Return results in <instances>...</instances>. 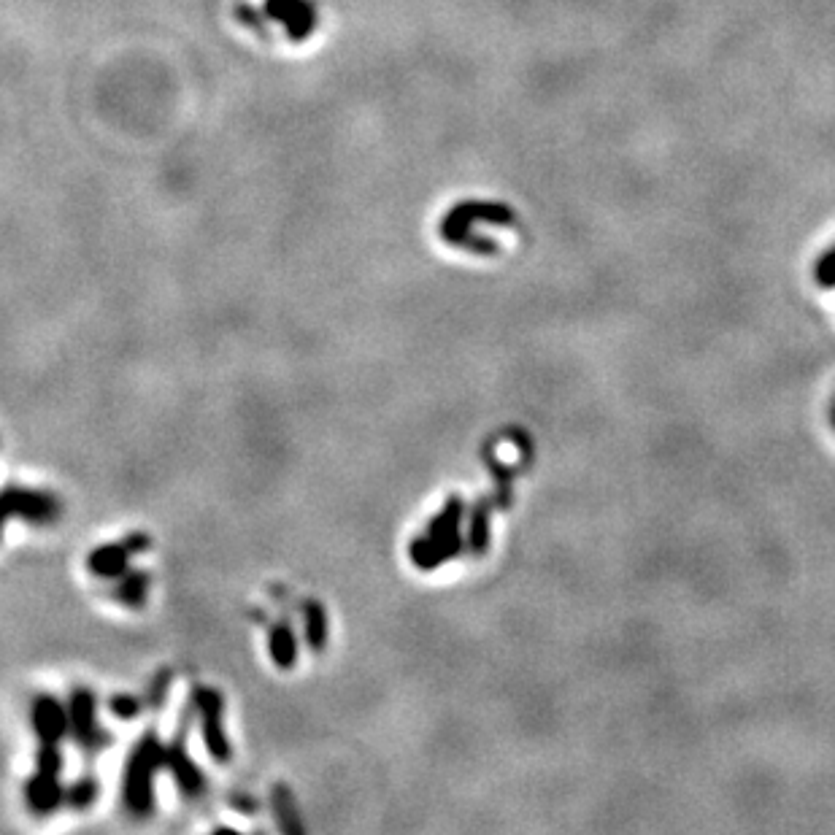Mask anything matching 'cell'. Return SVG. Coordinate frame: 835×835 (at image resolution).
Returning <instances> with one entry per match:
<instances>
[{
  "label": "cell",
  "mask_w": 835,
  "mask_h": 835,
  "mask_svg": "<svg viewBox=\"0 0 835 835\" xmlns=\"http://www.w3.org/2000/svg\"><path fill=\"white\" fill-rule=\"evenodd\" d=\"M306 636H309L311 649H325L327 619L325 609H322L319 603H309V606H306Z\"/></svg>",
  "instance_id": "5bb4252c"
},
{
  "label": "cell",
  "mask_w": 835,
  "mask_h": 835,
  "mask_svg": "<svg viewBox=\"0 0 835 835\" xmlns=\"http://www.w3.org/2000/svg\"><path fill=\"white\" fill-rule=\"evenodd\" d=\"M471 541H473V546L479 549V552H482L484 546H487V509H484V506H479V509H476V514H473Z\"/></svg>",
  "instance_id": "ac0fdd59"
},
{
  "label": "cell",
  "mask_w": 835,
  "mask_h": 835,
  "mask_svg": "<svg viewBox=\"0 0 835 835\" xmlns=\"http://www.w3.org/2000/svg\"><path fill=\"white\" fill-rule=\"evenodd\" d=\"M295 654H298V644L295 636L287 625H276L271 630V657L279 668H292L295 665Z\"/></svg>",
  "instance_id": "7c38bea8"
},
{
  "label": "cell",
  "mask_w": 835,
  "mask_h": 835,
  "mask_svg": "<svg viewBox=\"0 0 835 835\" xmlns=\"http://www.w3.org/2000/svg\"><path fill=\"white\" fill-rule=\"evenodd\" d=\"M95 795H98V784H95V779H82L73 784L71 790H68V803L76 808H87L95 800Z\"/></svg>",
  "instance_id": "9a60e30c"
},
{
  "label": "cell",
  "mask_w": 835,
  "mask_h": 835,
  "mask_svg": "<svg viewBox=\"0 0 835 835\" xmlns=\"http://www.w3.org/2000/svg\"><path fill=\"white\" fill-rule=\"evenodd\" d=\"M192 706L198 708L200 714V727H203V741H206V749L211 752V757L217 760H230V744H227L225 733H222V695L217 690H209V687H198L192 692Z\"/></svg>",
  "instance_id": "5b68a950"
},
{
  "label": "cell",
  "mask_w": 835,
  "mask_h": 835,
  "mask_svg": "<svg viewBox=\"0 0 835 835\" xmlns=\"http://www.w3.org/2000/svg\"><path fill=\"white\" fill-rule=\"evenodd\" d=\"M60 752L57 744H41L38 752V771L28 784V800L33 811L49 814L60 806L63 800V787H60Z\"/></svg>",
  "instance_id": "277c9868"
},
{
  "label": "cell",
  "mask_w": 835,
  "mask_h": 835,
  "mask_svg": "<svg viewBox=\"0 0 835 835\" xmlns=\"http://www.w3.org/2000/svg\"><path fill=\"white\" fill-rule=\"evenodd\" d=\"M130 546L122 541V544H109V546H98L95 552L90 554V571L95 576H103V579H119L122 573L128 571V560H130Z\"/></svg>",
  "instance_id": "8fae6325"
},
{
  "label": "cell",
  "mask_w": 835,
  "mask_h": 835,
  "mask_svg": "<svg viewBox=\"0 0 835 835\" xmlns=\"http://www.w3.org/2000/svg\"><path fill=\"white\" fill-rule=\"evenodd\" d=\"M33 727L36 736L41 738V744H57L68 730V717H65L63 706L49 695H41L33 703Z\"/></svg>",
  "instance_id": "9c48e42d"
},
{
  "label": "cell",
  "mask_w": 835,
  "mask_h": 835,
  "mask_svg": "<svg viewBox=\"0 0 835 835\" xmlns=\"http://www.w3.org/2000/svg\"><path fill=\"white\" fill-rule=\"evenodd\" d=\"M165 768L173 773V779L179 781V787H182V792L187 798H198L200 792H203V776H200L195 763H192L190 757H187V752H184L182 736L176 738V741L165 749Z\"/></svg>",
  "instance_id": "30bf717a"
},
{
  "label": "cell",
  "mask_w": 835,
  "mask_h": 835,
  "mask_svg": "<svg viewBox=\"0 0 835 835\" xmlns=\"http://www.w3.org/2000/svg\"><path fill=\"white\" fill-rule=\"evenodd\" d=\"M514 211L503 203H487V200H463L457 203L444 219H441V238L446 244L463 246L476 255H495L498 246L484 238H476L471 233L476 222H492V225H511Z\"/></svg>",
  "instance_id": "6da1fadb"
},
{
  "label": "cell",
  "mask_w": 835,
  "mask_h": 835,
  "mask_svg": "<svg viewBox=\"0 0 835 835\" xmlns=\"http://www.w3.org/2000/svg\"><path fill=\"white\" fill-rule=\"evenodd\" d=\"M68 727L79 741L84 752H100L109 744V736L95 727V695L90 690H76L71 698V711H68Z\"/></svg>",
  "instance_id": "8992f818"
},
{
  "label": "cell",
  "mask_w": 835,
  "mask_h": 835,
  "mask_svg": "<svg viewBox=\"0 0 835 835\" xmlns=\"http://www.w3.org/2000/svg\"><path fill=\"white\" fill-rule=\"evenodd\" d=\"M460 517H463V503L452 498L446 503L444 514L430 522L425 536L411 544V560L419 568H436V565H441L463 549Z\"/></svg>",
  "instance_id": "3957f363"
},
{
  "label": "cell",
  "mask_w": 835,
  "mask_h": 835,
  "mask_svg": "<svg viewBox=\"0 0 835 835\" xmlns=\"http://www.w3.org/2000/svg\"><path fill=\"white\" fill-rule=\"evenodd\" d=\"M814 276H817V282L822 287H835V246L819 260L817 268H814Z\"/></svg>",
  "instance_id": "2e32d148"
},
{
  "label": "cell",
  "mask_w": 835,
  "mask_h": 835,
  "mask_svg": "<svg viewBox=\"0 0 835 835\" xmlns=\"http://www.w3.org/2000/svg\"><path fill=\"white\" fill-rule=\"evenodd\" d=\"M833 419H835V411H833Z\"/></svg>",
  "instance_id": "44dd1931"
},
{
  "label": "cell",
  "mask_w": 835,
  "mask_h": 835,
  "mask_svg": "<svg viewBox=\"0 0 835 835\" xmlns=\"http://www.w3.org/2000/svg\"><path fill=\"white\" fill-rule=\"evenodd\" d=\"M146 590H149V576L146 573H122L119 576V587H117V600L125 603L130 609H138L146 598Z\"/></svg>",
  "instance_id": "4fadbf2b"
},
{
  "label": "cell",
  "mask_w": 835,
  "mask_h": 835,
  "mask_svg": "<svg viewBox=\"0 0 835 835\" xmlns=\"http://www.w3.org/2000/svg\"><path fill=\"white\" fill-rule=\"evenodd\" d=\"M109 708L119 719H133L141 711V703L136 698H130V695H117V698H111Z\"/></svg>",
  "instance_id": "d6986e66"
},
{
  "label": "cell",
  "mask_w": 835,
  "mask_h": 835,
  "mask_svg": "<svg viewBox=\"0 0 835 835\" xmlns=\"http://www.w3.org/2000/svg\"><path fill=\"white\" fill-rule=\"evenodd\" d=\"M165 768V746L157 741L155 733H146L133 749L125 771V803L136 814H149L152 808V779Z\"/></svg>",
  "instance_id": "7a4b0ae2"
},
{
  "label": "cell",
  "mask_w": 835,
  "mask_h": 835,
  "mask_svg": "<svg viewBox=\"0 0 835 835\" xmlns=\"http://www.w3.org/2000/svg\"><path fill=\"white\" fill-rule=\"evenodd\" d=\"M273 803H276V814H279V819H282V830H298V827L290 822L292 803H290V795H287V790H284V787L273 790Z\"/></svg>",
  "instance_id": "e0dca14e"
},
{
  "label": "cell",
  "mask_w": 835,
  "mask_h": 835,
  "mask_svg": "<svg viewBox=\"0 0 835 835\" xmlns=\"http://www.w3.org/2000/svg\"><path fill=\"white\" fill-rule=\"evenodd\" d=\"M265 14L282 22L290 41H306L317 28V11L311 0H265Z\"/></svg>",
  "instance_id": "ba28073f"
},
{
  "label": "cell",
  "mask_w": 835,
  "mask_h": 835,
  "mask_svg": "<svg viewBox=\"0 0 835 835\" xmlns=\"http://www.w3.org/2000/svg\"><path fill=\"white\" fill-rule=\"evenodd\" d=\"M165 679H168V676H160V679L155 681V687H152V695H149V700H152V706H160V700H163V695H165V690H168V684H165Z\"/></svg>",
  "instance_id": "ffe728a7"
},
{
  "label": "cell",
  "mask_w": 835,
  "mask_h": 835,
  "mask_svg": "<svg viewBox=\"0 0 835 835\" xmlns=\"http://www.w3.org/2000/svg\"><path fill=\"white\" fill-rule=\"evenodd\" d=\"M9 517H22L30 522H49L57 517L55 498L44 492L28 490H3L0 492V525Z\"/></svg>",
  "instance_id": "52a82bcc"
}]
</instances>
